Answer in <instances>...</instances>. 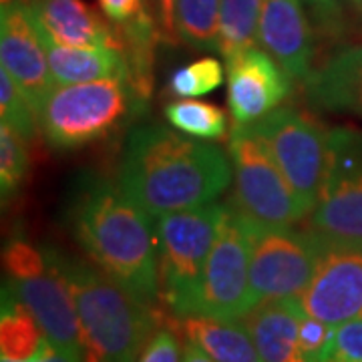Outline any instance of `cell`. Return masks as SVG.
<instances>
[{"instance_id": "1", "label": "cell", "mask_w": 362, "mask_h": 362, "mask_svg": "<svg viewBox=\"0 0 362 362\" xmlns=\"http://www.w3.org/2000/svg\"><path fill=\"white\" fill-rule=\"evenodd\" d=\"M232 181V159L211 143L143 125L129 133L119 185L151 218L216 202Z\"/></svg>"}, {"instance_id": "2", "label": "cell", "mask_w": 362, "mask_h": 362, "mask_svg": "<svg viewBox=\"0 0 362 362\" xmlns=\"http://www.w3.org/2000/svg\"><path fill=\"white\" fill-rule=\"evenodd\" d=\"M66 226L90 262L147 302L159 298V254L151 218L119 183L87 173L77 180Z\"/></svg>"}, {"instance_id": "3", "label": "cell", "mask_w": 362, "mask_h": 362, "mask_svg": "<svg viewBox=\"0 0 362 362\" xmlns=\"http://www.w3.org/2000/svg\"><path fill=\"white\" fill-rule=\"evenodd\" d=\"M59 264L77 306L83 362H137L156 332L153 304L133 294L95 264L65 256Z\"/></svg>"}, {"instance_id": "4", "label": "cell", "mask_w": 362, "mask_h": 362, "mask_svg": "<svg viewBox=\"0 0 362 362\" xmlns=\"http://www.w3.org/2000/svg\"><path fill=\"white\" fill-rule=\"evenodd\" d=\"M143 101L131 78L54 85L37 109L39 129L52 149L71 151L111 135Z\"/></svg>"}, {"instance_id": "5", "label": "cell", "mask_w": 362, "mask_h": 362, "mask_svg": "<svg viewBox=\"0 0 362 362\" xmlns=\"http://www.w3.org/2000/svg\"><path fill=\"white\" fill-rule=\"evenodd\" d=\"M4 286L35 316L54 346L83 358L77 306L54 247L13 238L2 254Z\"/></svg>"}, {"instance_id": "6", "label": "cell", "mask_w": 362, "mask_h": 362, "mask_svg": "<svg viewBox=\"0 0 362 362\" xmlns=\"http://www.w3.org/2000/svg\"><path fill=\"white\" fill-rule=\"evenodd\" d=\"M223 214L226 204L211 202L156 220L159 298L177 320L197 312L202 276Z\"/></svg>"}, {"instance_id": "7", "label": "cell", "mask_w": 362, "mask_h": 362, "mask_svg": "<svg viewBox=\"0 0 362 362\" xmlns=\"http://www.w3.org/2000/svg\"><path fill=\"white\" fill-rule=\"evenodd\" d=\"M228 147L233 165L232 207L240 216L262 228H292L306 220V207L250 125L235 123Z\"/></svg>"}, {"instance_id": "8", "label": "cell", "mask_w": 362, "mask_h": 362, "mask_svg": "<svg viewBox=\"0 0 362 362\" xmlns=\"http://www.w3.org/2000/svg\"><path fill=\"white\" fill-rule=\"evenodd\" d=\"M306 230L326 242L362 244V131L334 127L328 137L322 189Z\"/></svg>"}, {"instance_id": "9", "label": "cell", "mask_w": 362, "mask_h": 362, "mask_svg": "<svg viewBox=\"0 0 362 362\" xmlns=\"http://www.w3.org/2000/svg\"><path fill=\"white\" fill-rule=\"evenodd\" d=\"M250 127L310 214L322 189L330 129L296 107H278Z\"/></svg>"}, {"instance_id": "10", "label": "cell", "mask_w": 362, "mask_h": 362, "mask_svg": "<svg viewBox=\"0 0 362 362\" xmlns=\"http://www.w3.org/2000/svg\"><path fill=\"white\" fill-rule=\"evenodd\" d=\"M252 221L240 216L232 204L226 214L202 276L197 312L220 320H240L254 308L250 286Z\"/></svg>"}, {"instance_id": "11", "label": "cell", "mask_w": 362, "mask_h": 362, "mask_svg": "<svg viewBox=\"0 0 362 362\" xmlns=\"http://www.w3.org/2000/svg\"><path fill=\"white\" fill-rule=\"evenodd\" d=\"M322 247V238L308 230L252 223L250 286L254 306L266 300L302 296L316 272Z\"/></svg>"}, {"instance_id": "12", "label": "cell", "mask_w": 362, "mask_h": 362, "mask_svg": "<svg viewBox=\"0 0 362 362\" xmlns=\"http://www.w3.org/2000/svg\"><path fill=\"white\" fill-rule=\"evenodd\" d=\"M298 300L306 314L330 326L362 316V244L324 240L316 272Z\"/></svg>"}, {"instance_id": "13", "label": "cell", "mask_w": 362, "mask_h": 362, "mask_svg": "<svg viewBox=\"0 0 362 362\" xmlns=\"http://www.w3.org/2000/svg\"><path fill=\"white\" fill-rule=\"evenodd\" d=\"M0 61L37 111L54 87V78L39 26L25 0H6L0 6Z\"/></svg>"}, {"instance_id": "14", "label": "cell", "mask_w": 362, "mask_h": 362, "mask_svg": "<svg viewBox=\"0 0 362 362\" xmlns=\"http://www.w3.org/2000/svg\"><path fill=\"white\" fill-rule=\"evenodd\" d=\"M228 105L240 125H250L272 113L292 95V77L270 52L258 47L226 61Z\"/></svg>"}, {"instance_id": "15", "label": "cell", "mask_w": 362, "mask_h": 362, "mask_svg": "<svg viewBox=\"0 0 362 362\" xmlns=\"http://www.w3.org/2000/svg\"><path fill=\"white\" fill-rule=\"evenodd\" d=\"M258 42L292 78L312 75L314 39L302 0H259Z\"/></svg>"}, {"instance_id": "16", "label": "cell", "mask_w": 362, "mask_h": 362, "mask_svg": "<svg viewBox=\"0 0 362 362\" xmlns=\"http://www.w3.org/2000/svg\"><path fill=\"white\" fill-rule=\"evenodd\" d=\"M304 308L298 298L259 302L244 318L262 362H312L302 342Z\"/></svg>"}, {"instance_id": "17", "label": "cell", "mask_w": 362, "mask_h": 362, "mask_svg": "<svg viewBox=\"0 0 362 362\" xmlns=\"http://www.w3.org/2000/svg\"><path fill=\"white\" fill-rule=\"evenodd\" d=\"M39 28L52 40L78 49H125L119 30L105 23L85 0H30Z\"/></svg>"}, {"instance_id": "18", "label": "cell", "mask_w": 362, "mask_h": 362, "mask_svg": "<svg viewBox=\"0 0 362 362\" xmlns=\"http://www.w3.org/2000/svg\"><path fill=\"white\" fill-rule=\"evenodd\" d=\"M304 93L318 109L362 117V45L330 54L304 81Z\"/></svg>"}, {"instance_id": "19", "label": "cell", "mask_w": 362, "mask_h": 362, "mask_svg": "<svg viewBox=\"0 0 362 362\" xmlns=\"http://www.w3.org/2000/svg\"><path fill=\"white\" fill-rule=\"evenodd\" d=\"M40 37L47 49L54 85H77V83L103 81V78H131L133 81L129 54L125 49L65 47L52 40L51 37H47L42 30H40Z\"/></svg>"}, {"instance_id": "20", "label": "cell", "mask_w": 362, "mask_h": 362, "mask_svg": "<svg viewBox=\"0 0 362 362\" xmlns=\"http://www.w3.org/2000/svg\"><path fill=\"white\" fill-rule=\"evenodd\" d=\"M181 330L216 362H262L252 334L242 320H220L192 314L181 318Z\"/></svg>"}, {"instance_id": "21", "label": "cell", "mask_w": 362, "mask_h": 362, "mask_svg": "<svg viewBox=\"0 0 362 362\" xmlns=\"http://www.w3.org/2000/svg\"><path fill=\"white\" fill-rule=\"evenodd\" d=\"M51 344L49 337L35 320V316L21 304V300L2 284L0 306V358L28 361Z\"/></svg>"}, {"instance_id": "22", "label": "cell", "mask_w": 362, "mask_h": 362, "mask_svg": "<svg viewBox=\"0 0 362 362\" xmlns=\"http://www.w3.org/2000/svg\"><path fill=\"white\" fill-rule=\"evenodd\" d=\"M221 0H177V37L192 49L220 52Z\"/></svg>"}, {"instance_id": "23", "label": "cell", "mask_w": 362, "mask_h": 362, "mask_svg": "<svg viewBox=\"0 0 362 362\" xmlns=\"http://www.w3.org/2000/svg\"><path fill=\"white\" fill-rule=\"evenodd\" d=\"M259 0H221L220 52L223 61L258 47Z\"/></svg>"}, {"instance_id": "24", "label": "cell", "mask_w": 362, "mask_h": 362, "mask_svg": "<svg viewBox=\"0 0 362 362\" xmlns=\"http://www.w3.org/2000/svg\"><path fill=\"white\" fill-rule=\"evenodd\" d=\"M163 115L173 129L181 131L189 137L220 141L228 133V119L223 109L207 101L180 99L165 105Z\"/></svg>"}, {"instance_id": "25", "label": "cell", "mask_w": 362, "mask_h": 362, "mask_svg": "<svg viewBox=\"0 0 362 362\" xmlns=\"http://www.w3.org/2000/svg\"><path fill=\"white\" fill-rule=\"evenodd\" d=\"M28 149L26 139L11 125H0V192L6 202L25 183L28 173Z\"/></svg>"}, {"instance_id": "26", "label": "cell", "mask_w": 362, "mask_h": 362, "mask_svg": "<svg viewBox=\"0 0 362 362\" xmlns=\"http://www.w3.org/2000/svg\"><path fill=\"white\" fill-rule=\"evenodd\" d=\"M223 81V65L214 57H204L171 73L168 87L180 99H194L216 90Z\"/></svg>"}, {"instance_id": "27", "label": "cell", "mask_w": 362, "mask_h": 362, "mask_svg": "<svg viewBox=\"0 0 362 362\" xmlns=\"http://www.w3.org/2000/svg\"><path fill=\"white\" fill-rule=\"evenodd\" d=\"M0 111H2V123L18 131L26 141L37 137V133L40 131L37 111L4 69L0 71Z\"/></svg>"}, {"instance_id": "28", "label": "cell", "mask_w": 362, "mask_h": 362, "mask_svg": "<svg viewBox=\"0 0 362 362\" xmlns=\"http://www.w3.org/2000/svg\"><path fill=\"white\" fill-rule=\"evenodd\" d=\"M324 362H362V316L334 328Z\"/></svg>"}, {"instance_id": "29", "label": "cell", "mask_w": 362, "mask_h": 362, "mask_svg": "<svg viewBox=\"0 0 362 362\" xmlns=\"http://www.w3.org/2000/svg\"><path fill=\"white\" fill-rule=\"evenodd\" d=\"M183 349L171 328H159L145 344L137 362H181Z\"/></svg>"}, {"instance_id": "30", "label": "cell", "mask_w": 362, "mask_h": 362, "mask_svg": "<svg viewBox=\"0 0 362 362\" xmlns=\"http://www.w3.org/2000/svg\"><path fill=\"white\" fill-rule=\"evenodd\" d=\"M157 14V26H159V37L175 42L177 37V0H153Z\"/></svg>"}, {"instance_id": "31", "label": "cell", "mask_w": 362, "mask_h": 362, "mask_svg": "<svg viewBox=\"0 0 362 362\" xmlns=\"http://www.w3.org/2000/svg\"><path fill=\"white\" fill-rule=\"evenodd\" d=\"M310 13L316 16V21L324 26V28H334L340 23V14H342V6L344 0H302Z\"/></svg>"}, {"instance_id": "32", "label": "cell", "mask_w": 362, "mask_h": 362, "mask_svg": "<svg viewBox=\"0 0 362 362\" xmlns=\"http://www.w3.org/2000/svg\"><path fill=\"white\" fill-rule=\"evenodd\" d=\"M0 362H14V361H4V358H0ZM21 362H83L81 356H75V354H71V352H66V350L59 349V346H54V344H49L47 349H42L37 354V356H33V358H28V361H21Z\"/></svg>"}, {"instance_id": "33", "label": "cell", "mask_w": 362, "mask_h": 362, "mask_svg": "<svg viewBox=\"0 0 362 362\" xmlns=\"http://www.w3.org/2000/svg\"><path fill=\"white\" fill-rule=\"evenodd\" d=\"M181 362H216L209 354H207L206 350H202L197 344H194L192 340H187L185 342V346H183V358Z\"/></svg>"}, {"instance_id": "34", "label": "cell", "mask_w": 362, "mask_h": 362, "mask_svg": "<svg viewBox=\"0 0 362 362\" xmlns=\"http://www.w3.org/2000/svg\"><path fill=\"white\" fill-rule=\"evenodd\" d=\"M350 2L354 4V8H356V11H358V13H361V16H362V0H350Z\"/></svg>"}, {"instance_id": "35", "label": "cell", "mask_w": 362, "mask_h": 362, "mask_svg": "<svg viewBox=\"0 0 362 362\" xmlns=\"http://www.w3.org/2000/svg\"><path fill=\"white\" fill-rule=\"evenodd\" d=\"M2 2H6V0H2ZM25 2H30V0H25Z\"/></svg>"}]
</instances>
